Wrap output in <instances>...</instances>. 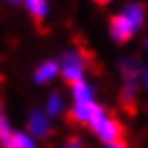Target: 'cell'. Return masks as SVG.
Returning <instances> with one entry per match:
<instances>
[{
	"label": "cell",
	"mask_w": 148,
	"mask_h": 148,
	"mask_svg": "<svg viewBox=\"0 0 148 148\" xmlns=\"http://www.w3.org/2000/svg\"><path fill=\"white\" fill-rule=\"evenodd\" d=\"M0 148H39V140H34L26 129H13L7 140L0 142Z\"/></svg>",
	"instance_id": "ba28073f"
},
{
	"label": "cell",
	"mask_w": 148,
	"mask_h": 148,
	"mask_svg": "<svg viewBox=\"0 0 148 148\" xmlns=\"http://www.w3.org/2000/svg\"><path fill=\"white\" fill-rule=\"evenodd\" d=\"M2 4H7V7H19V0H0Z\"/></svg>",
	"instance_id": "7c38bea8"
},
{
	"label": "cell",
	"mask_w": 148,
	"mask_h": 148,
	"mask_svg": "<svg viewBox=\"0 0 148 148\" xmlns=\"http://www.w3.org/2000/svg\"><path fill=\"white\" fill-rule=\"evenodd\" d=\"M19 7H22L37 24H43L45 19L49 17V11H52L49 0H19Z\"/></svg>",
	"instance_id": "52a82bcc"
},
{
	"label": "cell",
	"mask_w": 148,
	"mask_h": 148,
	"mask_svg": "<svg viewBox=\"0 0 148 148\" xmlns=\"http://www.w3.org/2000/svg\"><path fill=\"white\" fill-rule=\"evenodd\" d=\"M86 129L103 146L112 144V142H118V140H125V127H122V122L116 118L114 114H110L103 105H101V110L95 114V118L90 120V125L86 127Z\"/></svg>",
	"instance_id": "3957f363"
},
{
	"label": "cell",
	"mask_w": 148,
	"mask_h": 148,
	"mask_svg": "<svg viewBox=\"0 0 148 148\" xmlns=\"http://www.w3.org/2000/svg\"><path fill=\"white\" fill-rule=\"evenodd\" d=\"M142 86H144V88L148 90V64H144V71H142Z\"/></svg>",
	"instance_id": "8fae6325"
},
{
	"label": "cell",
	"mask_w": 148,
	"mask_h": 148,
	"mask_svg": "<svg viewBox=\"0 0 148 148\" xmlns=\"http://www.w3.org/2000/svg\"><path fill=\"white\" fill-rule=\"evenodd\" d=\"M144 22H146V9H144V4H140V2L125 4L116 15H112V17H110L108 30H110L112 41L118 43V45L129 43V41L142 30Z\"/></svg>",
	"instance_id": "6da1fadb"
},
{
	"label": "cell",
	"mask_w": 148,
	"mask_h": 148,
	"mask_svg": "<svg viewBox=\"0 0 148 148\" xmlns=\"http://www.w3.org/2000/svg\"><path fill=\"white\" fill-rule=\"evenodd\" d=\"M26 131L34 140H47L54 133V118L43 108H30L26 116Z\"/></svg>",
	"instance_id": "277c9868"
},
{
	"label": "cell",
	"mask_w": 148,
	"mask_h": 148,
	"mask_svg": "<svg viewBox=\"0 0 148 148\" xmlns=\"http://www.w3.org/2000/svg\"><path fill=\"white\" fill-rule=\"evenodd\" d=\"M58 77H60V64H58V60H54V58L41 60L37 67L32 69V82L37 86H49Z\"/></svg>",
	"instance_id": "5b68a950"
},
{
	"label": "cell",
	"mask_w": 148,
	"mask_h": 148,
	"mask_svg": "<svg viewBox=\"0 0 148 148\" xmlns=\"http://www.w3.org/2000/svg\"><path fill=\"white\" fill-rule=\"evenodd\" d=\"M58 64H60V77L71 86L75 82L86 79V73L90 69V58L82 47H69L60 54Z\"/></svg>",
	"instance_id": "7a4b0ae2"
},
{
	"label": "cell",
	"mask_w": 148,
	"mask_h": 148,
	"mask_svg": "<svg viewBox=\"0 0 148 148\" xmlns=\"http://www.w3.org/2000/svg\"><path fill=\"white\" fill-rule=\"evenodd\" d=\"M62 148H88V146H86V142L82 140L79 135H69L67 140H64Z\"/></svg>",
	"instance_id": "9c48e42d"
},
{
	"label": "cell",
	"mask_w": 148,
	"mask_h": 148,
	"mask_svg": "<svg viewBox=\"0 0 148 148\" xmlns=\"http://www.w3.org/2000/svg\"><path fill=\"white\" fill-rule=\"evenodd\" d=\"M92 2H97L99 7H108L110 2H114V0H92Z\"/></svg>",
	"instance_id": "4fadbf2b"
},
{
	"label": "cell",
	"mask_w": 148,
	"mask_h": 148,
	"mask_svg": "<svg viewBox=\"0 0 148 148\" xmlns=\"http://www.w3.org/2000/svg\"><path fill=\"white\" fill-rule=\"evenodd\" d=\"M146 49H148V39H146Z\"/></svg>",
	"instance_id": "5bb4252c"
},
{
	"label": "cell",
	"mask_w": 148,
	"mask_h": 148,
	"mask_svg": "<svg viewBox=\"0 0 148 148\" xmlns=\"http://www.w3.org/2000/svg\"><path fill=\"white\" fill-rule=\"evenodd\" d=\"M103 148H131V146L125 140H118V142H112V144H105Z\"/></svg>",
	"instance_id": "30bf717a"
},
{
	"label": "cell",
	"mask_w": 148,
	"mask_h": 148,
	"mask_svg": "<svg viewBox=\"0 0 148 148\" xmlns=\"http://www.w3.org/2000/svg\"><path fill=\"white\" fill-rule=\"evenodd\" d=\"M41 108L47 112L52 118H60V116H64L69 112V103H67V99H64L62 92L52 90V92H47V97H45V101H43Z\"/></svg>",
	"instance_id": "8992f818"
}]
</instances>
